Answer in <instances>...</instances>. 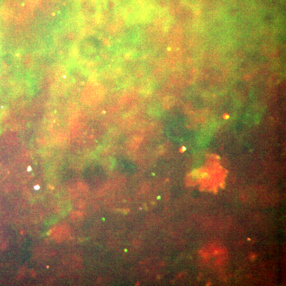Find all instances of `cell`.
<instances>
[{
  "label": "cell",
  "mask_w": 286,
  "mask_h": 286,
  "mask_svg": "<svg viewBox=\"0 0 286 286\" xmlns=\"http://www.w3.org/2000/svg\"><path fill=\"white\" fill-rule=\"evenodd\" d=\"M100 48V41L95 38H88L82 41L80 50L81 53L86 57L95 56Z\"/></svg>",
  "instance_id": "obj_1"
}]
</instances>
